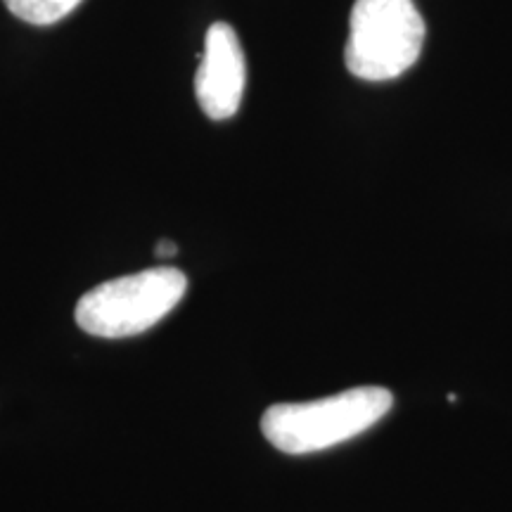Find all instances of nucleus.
Segmentation results:
<instances>
[{
  "label": "nucleus",
  "instance_id": "4",
  "mask_svg": "<svg viewBox=\"0 0 512 512\" xmlns=\"http://www.w3.org/2000/svg\"><path fill=\"white\" fill-rule=\"evenodd\" d=\"M245 53L235 29L226 22H214L204 38V55L195 76V93L202 112L209 119L235 117L245 93Z\"/></svg>",
  "mask_w": 512,
  "mask_h": 512
},
{
  "label": "nucleus",
  "instance_id": "6",
  "mask_svg": "<svg viewBox=\"0 0 512 512\" xmlns=\"http://www.w3.org/2000/svg\"><path fill=\"white\" fill-rule=\"evenodd\" d=\"M176 252H178L176 245H174V242H169V240H166V242L162 240L157 245V256H159V259H169V256H176Z\"/></svg>",
  "mask_w": 512,
  "mask_h": 512
},
{
  "label": "nucleus",
  "instance_id": "2",
  "mask_svg": "<svg viewBox=\"0 0 512 512\" xmlns=\"http://www.w3.org/2000/svg\"><path fill=\"white\" fill-rule=\"evenodd\" d=\"M188 278L171 266L107 280L86 292L76 304V323L93 337L121 339L155 328L181 304Z\"/></svg>",
  "mask_w": 512,
  "mask_h": 512
},
{
  "label": "nucleus",
  "instance_id": "1",
  "mask_svg": "<svg viewBox=\"0 0 512 512\" xmlns=\"http://www.w3.org/2000/svg\"><path fill=\"white\" fill-rule=\"evenodd\" d=\"M392 403V392L382 387H356L309 403H275L261 418V432L278 451L304 456L370 430Z\"/></svg>",
  "mask_w": 512,
  "mask_h": 512
},
{
  "label": "nucleus",
  "instance_id": "3",
  "mask_svg": "<svg viewBox=\"0 0 512 512\" xmlns=\"http://www.w3.org/2000/svg\"><path fill=\"white\" fill-rule=\"evenodd\" d=\"M425 22L413 0H356L344 62L356 79L389 81L418 62Z\"/></svg>",
  "mask_w": 512,
  "mask_h": 512
},
{
  "label": "nucleus",
  "instance_id": "5",
  "mask_svg": "<svg viewBox=\"0 0 512 512\" xmlns=\"http://www.w3.org/2000/svg\"><path fill=\"white\" fill-rule=\"evenodd\" d=\"M5 8L22 22L48 27L79 8L83 0H3Z\"/></svg>",
  "mask_w": 512,
  "mask_h": 512
}]
</instances>
